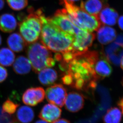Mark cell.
Listing matches in <instances>:
<instances>
[{"instance_id": "cell-1", "label": "cell", "mask_w": 123, "mask_h": 123, "mask_svg": "<svg viewBox=\"0 0 123 123\" xmlns=\"http://www.w3.org/2000/svg\"><path fill=\"white\" fill-rule=\"evenodd\" d=\"M99 55L95 51H87L77 54L67 64L66 71L73 79L71 87L78 90L94 88L98 80L94 65Z\"/></svg>"}, {"instance_id": "cell-2", "label": "cell", "mask_w": 123, "mask_h": 123, "mask_svg": "<svg viewBox=\"0 0 123 123\" xmlns=\"http://www.w3.org/2000/svg\"><path fill=\"white\" fill-rule=\"evenodd\" d=\"M41 42L51 51L62 54L72 50L74 37L61 30L45 15L42 17Z\"/></svg>"}, {"instance_id": "cell-3", "label": "cell", "mask_w": 123, "mask_h": 123, "mask_svg": "<svg viewBox=\"0 0 123 123\" xmlns=\"http://www.w3.org/2000/svg\"><path fill=\"white\" fill-rule=\"evenodd\" d=\"M60 2L64 6L70 19L77 27L92 32L101 26V23L97 16L88 14L73 3L64 0H60Z\"/></svg>"}, {"instance_id": "cell-4", "label": "cell", "mask_w": 123, "mask_h": 123, "mask_svg": "<svg viewBox=\"0 0 123 123\" xmlns=\"http://www.w3.org/2000/svg\"><path fill=\"white\" fill-rule=\"evenodd\" d=\"M30 14L19 24L20 34L27 43L31 44L38 40L42 28V18L44 14L42 9L34 11L30 8Z\"/></svg>"}, {"instance_id": "cell-5", "label": "cell", "mask_w": 123, "mask_h": 123, "mask_svg": "<svg viewBox=\"0 0 123 123\" xmlns=\"http://www.w3.org/2000/svg\"><path fill=\"white\" fill-rule=\"evenodd\" d=\"M27 54L33 70L36 73L46 68L53 67L55 64V60L50 50L41 42H36L29 45Z\"/></svg>"}, {"instance_id": "cell-6", "label": "cell", "mask_w": 123, "mask_h": 123, "mask_svg": "<svg viewBox=\"0 0 123 123\" xmlns=\"http://www.w3.org/2000/svg\"><path fill=\"white\" fill-rule=\"evenodd\" d=\"M49 18L51 22L61 30L71 35L73 37L81 29L77 27L72 22L65 8L57 10L54 16Z\"/></svg>"}, {"instance_id": "cell-7", "label": "cell", "mask_w": 123, "mask_h": 123, "mask_svg": "<svg viewBox=\"0 0 123 123\" xmlns=\"http://www.w3.org/2000/svg\"><path fill=\"white\" fill-rule=\"evenodd\" d=\"M95 38L94 33L81 29L74 37L71 51L75 54H81L88 51Z\"/></svg>"}, {"instance_id": "cell-8", "label": "cell", "mask_w": 123, "mask_h": 123, "mask_svg": "<svg viewBox=\"0 0 123 123\" xmlns=\"http://www.w3.org/2000/svg\"><path fill=\"white\" fill-rule=\"evenodd\" d=\"M45 94L46 100L50 103L60 107H63L65 105L67 92L65 87L62 84H56L48 87Z\"/></svg>"}, {"instance_id": "cell-9", "label": "cell", "mask_w": 123, "mask_h": 123, "mask_svg": "<svg viewBox=\"0 0 123 123\" xmlns=\"http://www.w3.org/2000/svg\"><path fill=\"white\" fill-rule=\"evenodd\" d=\"M45 94L43 87H30L26 90L23 93L22 102L28 106H34L43 102Z\"/></svg>"}, {"instance_id": "cell-10", "label": "cell", "mask_w": 123, "mask_h": 123, "mask_svg": "<svg viewBox=\"0 0 123 123\" xmlns=\"http://www.w3.org/2000/svg\"><path fill=\"white\" fill-rule=\"evenodd\" d=\"M84 103V97L81 94L72 92L67 95L65 105L67 110L72 112H77L83 108Z\"/></svg>"}, {"instance_id": "cell-11", "label": "cell", "mask_w": 123, "mask_h": 123, "mask_svg": "<svg viewBox=\"0 0 123 123\" xmlns=\"http://www.w3.org/2000/svg\"><path fill=\"white\" fill-rule=\"evenodd\" d=\"M62 110L52 104H46L42 108L39 117L42 120L49 123L55 122L60 117Z\"/></svg>"}, {"instance_id": "cell-12", "label": "cell", "mask_w": 123, "mask_h": 123, "mask_svg": "<svg viewBox=\"0 0 123 123\" xmlns=\"http://www.w3.org/2000/svg\"><path fill=\"white\" fill-rule=\"evenodd\" d=\"M94 68L98 80L110 77L113 71L109 61L104 55H99L94 65Z\"/></svg>"}, {"instance_id": "cell-13", "label": "cell", "mask_w": 123, "mask_h": 123, "mask_svg": "<svg viewBox=\"0 0 123 123\" xmlns=\"http://www.w3.org/2000/svg\"><path fill=\"white\" fill-rule=\"evenodd\" d=\"M108 0H86L82 1L80 7L86 12L97 17L105 7L108 6Z\"/></svg>"}, {"instance_id": "cell-14", "label": "cell", "mask_w": 123, "mask_h": 123, "mask_svg": "<svg viewBox=\"0 0 123 123\" xmlns=\"http://www.w3.org/2000/svg\"><path fill=\"white\" fill-rule=\"evenodd\" d=\"M98 17L101 25L114 26L116 24L118 14L114 9L108 6L101 11Z\"/></svg>"}, {"instance_id": "cell-15", "label": "cell", "mask_w": 123, "mask_h": 123, "mask_svg": "<svg viewBox=\"0 0 123 123\" xmlns=\"http://www.w3.org/2000/svg\"><path fill=\"white\" fill-rule=\"evenodd\" d=\"M116 35L115 29L106 26H100L97 33L98 40L103 45H107L112 42L116 38Z\"/></svg>"}, {"instance_id": "cell-16", "label": "cell", "mask_w": 123, "mask_h": 123, "mask_svg": "<svg viewBox=\"0 0 123 123\" xmlns=\"http://www.w3.org/2000/svg\"><path fill=\"white\" fill-rule=\"evenodd\" d=\"M17 26V22L12 14L5 13L0 16V30L4 32H12Z\"/></svg>"}, {"instance_id": "cell-17", "label": "cell", "mask_w": 123, "mask_h": 123, "mask_svg": "<svg viewBox=\"0 0 123 123\" xmlns=\"http://www.w3.org/2000/svg\"><path fill=\"white\" fill-rule=\"evenodd\" d=\"M7 43L11 50L17 53L22 51L27 44L21 34L18 33H14L10 35L7 39Z\"/></svg>"}, {"instance_id": "cell-18", "label": "cell", "mask_w": 123, "mask_h": 123, "mask_svg": "<svg viewBox=\"0 0 123 123\" xmlns=\"http://www.w3.org/2000/svg\"><path fill=\"white\" fill-rule=\"evenodd\" d=\"M38 73L39 80L43 86H49L53 85L58 78L57 71L51 68H44Z\"/></svg>"}, {"instance_id": "cell-19", "label": "cell", "mask_w": 123, "mask_h": 123, "mask_svg": "<svg viewBox=\"0 0 123 123\" xmlns=\"http://www.w3.org/2000/svg\"><path fill=\"white\" fill-rule=\"evenodd\" d=\"M31 63L28 58L19 56L14 62L13 68L15 73L20 75L27 74L31 69Z\"/></svg>"}, {"instance_id": "cell-20", "label": "cell", "mask_w": 123, "mask_h": 123, "mask_svg": "<svg viewBox=\"0 0 123 123\" xmlns=\"http://www.w3.org/2000/svg\"><path fill=\"white\" fill-rule=\"evenodd\" d=\"M120 47L121 46L115 43L110 45L106 49V57L109 62L115 65H118L120 64L123 55V51L119 52Z\"/></svg>"}, {"instance_id": "cell-21", "label": "cell", "mask_w": 123, "mask_h": 123, "mask_svg": "<svg viewBox=\"0 0 123 123\" xmlns=\"http://www.w3.org/2000/svg\"><path fill=\"white\" fill-rule=\"evenodd\" d=\"M34 110L28 106H22L18 110L16 119L22 123H30L34 118Z\"/></svg>"}, {"instance_id": "cell-22", "label": "cell", "mask_w": 123, "mask_h": 123, "mask_svg": "<svg viewBox=\"0 0 123 123\" xmlns=\"http://www.w3.org/2000/svg\"><path fill=\"white\" fill-rule=\"evenodd\" d=\"M15 55L10 48H2L0 49V65L10 67L15 61Z\"/></svg>"}, {"instance_id": "cell-23", "label": "cell", "mask_w": 123, "mask_h": 123, "mask_svg": "<svg viewBox=\"0 0 123 123\" xmlns=\"http://www.w3.org/2000/svg\"><path fill=\"white\" fill-rule=\"evenodd\" d=\"M121 119V110L117 108L113 107L107 111L103 117V123H120Z\"/></svg>"}, {"instance_id": "cell-24", "label": "cell", "mask_w": 123, "mask_h": 123, "mask_svg": "<svg viewBox=\"0 0 123 123\" xmlns=\"http://www.w3.org/2000/svg\"><path fill=\"white\" fill-rule=\"evenodd\" d=\"M19 106V104L16 103L10 99L8 98L3 104L2 110L5 112L11 115L16 112Z\"/></svg>"}, {"instance_id": "cell-25", "label": "cell", "mask_w": 123, "mask_h": 123, "mask_svg": "<svg viewBox=\"0 0 123 123\" xmlns=\"http://www.w3.org/2000/svg\"><path fill=\"white\" fill-rule=\"evenodd\" d=\"M8 6L14 11L23 9L27 6L28 0H6Z\"/></svg>"}, {"instance_id": "cell-26", "label": "cell", "mask_w": 123, "mask_h": 123, "mask_svg": "<svg viewBox=\"0 0 123 123\" xmlns=\"http://www.w3.org/2000/svg\"><path fill=\"white\" fill-rule=\"evenodd\" d=\"M0 123H18L14 116L5 112L0 107Z\"/></svg>"}, {"instance_id": "cell-27", "label": "cell", "mask_w": 123, "mask_h": 123, "mask_svg": "<svg viewBox=\"0 0 123 123\" xmlns=\"http://www.w3.org/2000/svg\"><path fill=\"white\" fill-rule=\"evenodd\" d=\"M8 75L7 70L0 65V83H2L6 79Z\"/></svg>"}, {"instance_id": "cell-28", "label": "cell", "mask_w": 123, "mask_h": 123, "mask_svg": "<svg viewBox=\"0 0 123 123\" xmlns=\"http://www.w3.org/2000/svg\"><path fill=\"white\" fill-rule=\"evenodd\" d=\"M119 27L122 30H123V15L120 16L118 20Z\"/></svg>"}, {"instance_id": "cell-29", "label": "cell", "mask_w": 123, "mask_h": 123, "mask_svg": "<svg viewBox=\"0 0 123 123\" xmlns=\"http://www.w3.org/2000/svg\"><path fill=\"white\" fill-rule=\"evenodd\" d=\"M53 123H71L69 121L65 119H60L59 120H56Z\"/></svg>"}, {"instance_id": "cell-30", "label": "cell", "mask_w": 123, "mask_h": 123, "mask_svg": "<svg viewBox=\"0 0 123 123\" xmlns=\"http://www.w3.org/2000/svg\"><path fill=\"white\" fill-rule=\"evenodd\" d=\"M4 6H5V0H0V11L3 8Z\"/></svg>"}, {"instance_id": "cell-31", "label": "cell", "mask_w": 123, "mask_h": 123, "mask_svg": "<svg viewBox=\"0 0 123 123\" xmlns=\"http://www.w3.org/2000/svg\"><path fill=\"white\" fill-rule=\"evenodd\" d=\"M35 123H48L46 121L43 120H39L37 121H36Z\"/></svg>"}, {"instance_id": "cell-32", "label": "cell", "mask_w": 123, "mask_h": 123, "mask_svg": "<svg viewBox=\"0 0 123 123\" xmlns=\"http://www.w3.org/2000/svg\"><path fill=\"white\" fill-rule=\"evenodd\" d=\"M64 0L68 1V2H71V3H74V2L79 1L80 0Z\"/></svg>"}, {"instance_id": "cell-33", "label": "cell", "mask_w": 123, "mask_h": 123, "mask_svg": "<svg viewBox=\"0 0 123 123\" xmlns=\"http://www.w3.org/2000/svg\"><path fill=\"white\" fill-rule=\"evenodd\" d=\"M121 68H122V70H123V55L122 56V57L121 58Z\"/></svg>"}, {"instance_id": "cell-34", "label": "cell", "mask_w": 123, "mask_h": 123, "mask_svg": "<svg viewBox=\"0 0 123 123\" xmlns=\"http://www.w3.org/2000/svg\"><path fill=\"white\" fill-rule=\"evenodd\" d=\"M2 37H1V36L0 35V45H1V43H2Z\"/></svg>"}]
</instances>
